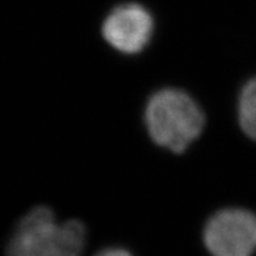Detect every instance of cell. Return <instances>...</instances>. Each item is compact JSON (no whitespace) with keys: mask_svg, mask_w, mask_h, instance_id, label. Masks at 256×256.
<instances>
[{"mask_svg":"<svg viewBox=\"0 0 256 256\" xmlns=\"http://www.w3.org/2000/svg\"><path fill=\"white\" fill-rule=\"evenodd\" d=\"M88 229L80 220L58 221L50 206H38L20 218L8 240L7 256H82Z\"/></svg>","mask_w":256,"mask_h":256,"instance_id":"cell-1","label":"cell"},{"mask_svg":"<svg viewBox=\"0 0 256 256\" xmlns=\"http://www.w3.org/2000/svg\"><path fill=\"white\" fill-rule=\"evenodd\" d=\"M144 122L156 145L182 154L202 135L206 120L200 104L187 92L164 88L146 102Z\"/></svg>","mask_w":256,"mask_h":256,"instance_id":"cell-2","label":"cell"},{"mask_svg":"<svg viewBox=\"0 0 256 256\" xmlns=\"http://www.w3.org/2000/svg\"><path fill=\"white\" fill-rule=\"evenodd\" d=\"M202 240L210 256H254L256 214L243 208L217 210L202 228Z\"/></svg>","mask_w":256,"mask_h":256,"instance_id":"cell-3","label":"cell"},{"mask_svg":"<svg viewBox=\"0 0 256 256\" xmlns=\"http://www.w3.org/2000/svg\"><path fill=\"white\" fill-rule=\"evenodd\" d=\"M154 18L138 3H124L106 16L101 33L106 44L123 55H138L148 48L154 36Z\"/></svg>","mask_w":256,"mask_h":256,"instance_id":"cell-4","label":"cell"},{"mask_svg":"<svg viewBox=\"0 0 256 256\" xmlns=\"http://www.w3.org/2000/svg\"><path fill=\"white\" fill-rule=\"evenodd\" d=\"M238 120L242 131L256 142V78L246 82L238 100Z\"/></svg>","mask_w":256,"mask_h":256,"instance_id":"cell-5","label":"cell"},{"mask_svg":"<svg viewBox=\"0 0 256 256\" xmlns=\"http://www.w3.org/2000/svg\"><path fill=\"white\" fill-rule=\"evenodd\" d=\"M93 256H135L124 247H106L100 250Z\"/></svg>","mask_w":256,"mask_h":256,"instance_id":"cell-6","label":"cell"}]
</instances>
